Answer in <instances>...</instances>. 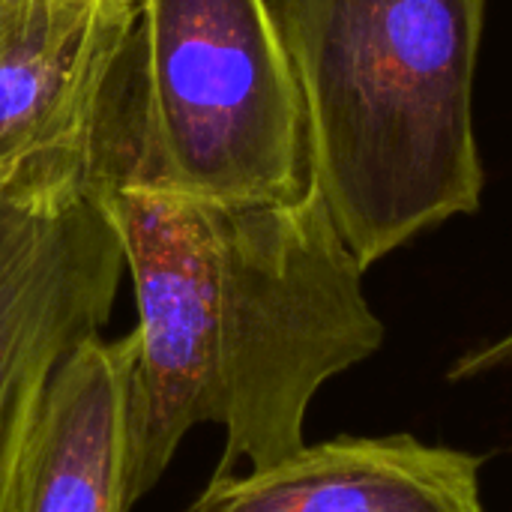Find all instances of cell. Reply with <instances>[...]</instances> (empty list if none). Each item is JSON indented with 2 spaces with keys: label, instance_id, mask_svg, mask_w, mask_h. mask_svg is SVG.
Here are the masks:
<instances>
[{
  "label": "cell",
  "instance_id": "obj_1",
  "mask_svg": "<svg viewBox=\"0 0 512 512\" xmlns=\"http://www.w3.org/2000/svg\"><path fill=\"white\" fill-rule=\"evenodd\" d=\"M135 117L129 36L99 105L84 189L120 240L138 309L126 336L132 507L198 426L225 429L216 474L297 453L318 390L384 345L366 270L315 183L273 204L189 195L144 165Z\"/></svg>",
  "mask_w": 512,
  "mask_h": 512
},
{
  "label": "cell",
  "instance_id": "obj_2",
  "mask_svg": "<svg viewBox=\"0 0 512 512\" xmlns=\"http://www.w3.org/2000/svg\"><path fill=\"white\" fill-rule=\"evenodd\" d=\"M267 3L303 93L312 183L363 270L480 210L486 0Z\"/></svg>",
  "mask_w": 512,
  "mask_h": 512
},
{
  "label": "cell",
  "instance_id": "obj_3",
  "mask_svg": "<svg viewBox=\"0 0 512 512\" xmlns=\"http://www.w3.org/2000/svg\"><path fill=\"white\" fill-rule=\"evenodd\" d=\"M135 138L144 165L213 201L312 189L303 93L267 0H138Z\"/></svg>",
  "mask_w": 512,
  "mask_h": 512
},
{
  "label": "cell",
  "instance_id": "obj_4",
  "mask_svg": "<svg viewBox=\"0 0 512 512\" xmlns=\"http://www.w3.org/2000/svg\"><path fill=\"white\" fill-rule=\"evenodd\" d=\"M120 240L87 189L0 186V512L57 366L102 336Z\"/></svg>",
  "mask_w": 512,
  "mask_h": 512
},
{
  "label": "cell",
  "instance_id": "obj_5",
  "mask_svg": "<svg viewBox=\"0 0 512 512\" xmlns=\"http://www.w3.org/2000/svg\"><path fill=\"white\" fill-rule=\"evenodd\" d=\"M138 0H0V186L78 189Z\"/></svg>",
  "mask_w": 512,
  "mask_h": 512
},
{
  "label": "cell",
  "instance_id": "obj_6",
  "mask_svg": "<svg viewBox=\"0 0 512 512\" xmlns=\"http://www.w3.org/2000/svg\"><path fill=\"white\" fill-rule=\"evenodd\" d=\"M483 462L411 435H342L261 471L213 474L189 512H486Z\"/></svg>",
  "mask_w": 512,
  "mask_h": 512
},
{
  "label": "cell",
  "instance_id": "obj_7",
  "mask_svg": "<svg viewBox=\"0 0 512 512\" xmlns=\"http://www.w3.org/2000/svg\"><path fill=\"white\" fill-rule=\"evenodd\" d=\"M129 339L93 336L54 372L3 512H129Z\"/></svg>",
  "mask_w": 512,
  "mask_h": 512
},
{
  "label": "cell",
  "instance_id": "obj_8",
  "mask_svg": "<svg viewBox=\"0 0 512 512\" xmlns=\"http://www.w3.org/2000/svg\"><path fill=\"white\" fill-rule=\"evenodd\" d=\"M512 366V330L507 336L495 339V342H486L480 348H471L465 351L447 372V381L459 384V381H474L480 375H492V372H501V369H510Z\"/></svg>",
  "mask_w": 512,
  "mask_h": 512
}]
</instances>
